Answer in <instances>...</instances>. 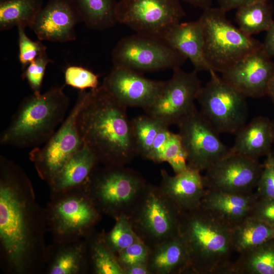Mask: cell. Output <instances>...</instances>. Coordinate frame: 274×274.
Wrapping results in <instances>:
<instances>
[{
  "label": "cell",
  "mask_w": 274,
  "mask_h": 274,
  "mask_svg": "<svg viewBox=\"0 0 274 274\" xmlns=\"http://www.w3.org/2000/svg\"><path fill=\"white\" fill-rule=\"evenodd\" d=\"M45 208L21 167L0 156L1 265L9 274H43L48 246Z\"/></svg>",
  "instance_id": "cell-1"
},
{
  "label": "cell",
  "mask_w": 274,
  "mask_h": 274,
  "mask_svg": "<svg viewBox=\"0 0 274 274\" xmlns=\"http://www.w3.org/2000/svg\"><path fill=\"white\" fill-rule=\"evenodd\" d=\"M126 108L101 85L91 89L79 115L82 144L94 153L100 164L125 166L139 155Z\"/></svg>",
  "instance_id": "cell-2"
},
{
  "label": "cell",
  "mask_w": 274,
  "mask_h": 274,
  "mask_svg": "<svg viewBox=\"0 0 274 274\" xmlns=\"http://www.w3.org/2000/svg\"><path fill=\"white\" fill-rule=\"evenodd\" d=\"M179 235L188 251L189 274H227L235 253L231 227L201 205L181 213Z\"/></svg>",
  "instance_id": "cell-3"
},
{
  "label": "cell",
  "mask_w": 274,
  "mask_h": 274,
  "mask_svg": "<svg viewBox=\"0 0 274 274\" xmlns=\"http://www.w3.org/2000/svg\"><path fill=\"white\" fill-rule=\"evenodd\" d=\"M64 86H54L43 94L25 97L2 132V145L17 148L44 144L65 119L70 99Z\"/></svg>",
  "instance_id": "cell-4"
},
{
  "label": "cell",
  "mask_w": 274,
  "mask_h": 274,
  "mask_svg": "<svg viewBox=\"0 0 274 274\" xmlns=\"http://www.w3.org/2000/svg\"><path fill=\"white\" fill-rule=\"evenodd\" d=\"M148 184L135 170L99 164L85 188L100 213L116 220L122 215L130 217Z\"/></svg>",
  "instance_id": "cell-5"
},
{
  "label": "cell",
  "mask_w": 274,
  "mask_h": 274,
  "mask_svg": "<svg viewBox=\"0 0 274 274\" xmlns=\"http://www.w3.org/2000/svg\"><path fill=\"white\" fill-rule=\"evenodd\" d=\"M48 231L53 242L65 243L85 238L95 230L102 215L87 192L85 186L50 193L45 208Z\"/></svg>",
  "instance_id": "cell-6"
},
{
  "label": "cell",
  "mask_w": 274,
  "mask_h": 274,
  "mask_svg": "<svg viewBox=\"0 0 274 274\" xmlns=\"http://www.w3.org/2000/svg\"><path fill=\"white\" fill-rule=\"evenodd\" d=\"M226 11L218 8L203 9L199 18L203 34V52L211 70L221 74L262 43L243 32L227 18Z\"/></svg>",
  "instance_id": "cell-7"
},
{
  "label": "cell",
  "mask_w": 274,
  "mask_h": 274,
  "mask_svg": "<svg viewBox=\"0 0 274 274\" xmlns=\"http://www.w3.org/2000/svg\"><path fill=\"white\" fill-rule=\"evenodd\" d=\"M180 214L159 186L148 183L129 218L139 239L151 248L179 235Z\"/></svg>",
  "instance_id": "cell-8"
},
{
  "label": "cell",
  "mask_w": 274,
  "mask_h": 274,
  "mask_svg": "<svg viewBox=\"0 0 274 274\" xmlns=\"http://www.w3.org/2000/svg\"><path fill=\"white\" fill-rule=\"evenodd\" d=\"M210 74L197 96L200 112L219 133H236L248 117L247 97L216 72Z\"/></svg>",
  "instance_id": "cell-9"
},
{
  "label": "cell",
  "mask_w": 274,
  "mask_h": 274,
  "mask_svg": "<svg viewBox=\"0 0 274 274\" xmlns=\"http://www.w3.org/2000/svg\"><path fill=\"white\" fill-rule=\"evenodd\" d=\"M187 59L163 39L139 33L121 39L112 52L113 66L141 73L174 70Z\"/></svg>",
  "instance_id": "cell-10"
},
{
  "label": "cell",
  "mask_w": 274,
  "mask_h": 274,
  "mask_svg": "<svg viewBox=\"0 0 274 274\" xmlns=\"http://www.w3.org/2000/svg\"><path fill=\"white\" fill-rule=\"evenodd\" d=\"M90 93L91 89L80 90L72 110L55 133L44 145L33 148L29 153L39 176L47 183L83 145L77 120Z\"/></svg>",
  "instance_id": "cell-11"
},
{
  "label": "cell",
  "mask_w": 274,
  "mask_h": 274,
  "mask_svg": "<svg viewBox=\"0 0 274 274\" xmlns=\"http://www.w3.org/2000/svg\"><path fill=\"white\" fill-rule=\"evenodd\" d=\"M115 14L136 33L161 39L185 15L179 0H120Z\"/></svg>",
  "instance_id": "cell-12"
},
{
  "label": "cell",
  "mask_w": 274,
  "mask_h": 274,
  "mask_svg": "<svg viewBox=\"0 0 274 274\" xmlns=\"http://www.w3.org/2000/svg\"><path fill=\"white\" fill-rule=\"evenodd\" d=\"M177 125L189 168L205 171L230 153L219 133L196 109Z\"/></svg>",
  "instance_id": "cell-13"
},
{
  "label": "cell",
  "mask_w": 274,
  "mask_h": 274,
  "mask_svg": "<svg viewBox=\"0 0 274 274\" xmlns=\"http://www.w3.org/2000/svg\"><path fill=\"white\" fill-rule=\"evenodd\" d=\"M174 71L146 114L169 127L177 125L196 109L194 101L201 87L197 72H186L180 67Z\"/></svg>",
  "instance_id": "cell-14"
},
{
  "label": "cell",
  "mask_w": 274,
  "mask_h": 274,
  "mask_svg": "<svg viewBox=\"0 0 274 274\" xmlns=\"http://www.w3.org/2000/svg\"><path fill=\"white\" fill-rule=\"evenodd\" d=\"M263 166L258 159L230 152L204 171L206 188L230 193H251L256 188Z\"/></svg>",
  "instance_id": "cell-15"
},
{
  "label": "cell",
  "mask_w": 274,
  "mask_h": 274,
  "mask_svg": "<svg viewBox=\"0 0 274 274\" xmlns=\"http://www.w3.org/2000/svg\"><path fill=\"white\" fill-rule=\"evenodd\" d=\"M165 82L147 78L133 70L113 66L101 86L122 106L145 110L154 103Z\"/></svg>",
  "instance_id": "cell-16"
},
{
  "label": "cell",
  "mask_w": 274,
  "mask_h": 274,
  "mask_svg": "<svg viewBox=\"0 0 274 274\" xmlns=\"http://www.w3.org/2000/svg\"><path fill=\"white\" fill-rule=\"evenodd\" d=\"M260 48L249 54L222 73V78L247 98L267 95L274 74V63Z\"/></svg>",
  "instance_id": "cell-17"
},
{
  "label": "cell",
  "mask_w": 274,
  "mask_h": 274,
  "mask_svg": "<svg viewBox=\"0 0 274 274\" xmlns=\"http://www.w3.org/2000/svg\"><path fill=\"white\" fill-rule=\"evenodd\" d=\"M80 22L74 0H49L30 28L40 41L64 43L76 39L75 28Z\"/></svg>",
  "instance_id": "cell-18"
},
{
  "label": "cell",
  "mask_w": 274,
  "mask_h": 274,
  "mask_svg": "<svg viewBox=\"0 0 274 274\" xmlns=\"http://www.w3.org/2000/svg\"><path fill=\"white\" fill-rule=\"evenodd\" d=\"M160 174L161 180L159 187L181 213L195 209L201 205L206 188L200 172L188 167L172 176L165 169H162Z\"/></svg>",
  "instance_id": "cell-19"
},
{
  "label": "cell",
  "mask_w": 274,
  "mask_h": 274,
  "mask_svg": "<svg viewBox=\"0 0 274 274\" xmlns=\"http://www.w3.org/2000/svg\"><path fill=\"white\" fill-rule=\"evenodd\" d=\"M258 196L206 189L201 206L231 228L250 216Z\"/></svg>",
  "instance_id": "cell-20"
},
{
  "label": "cell",
  "mask_w": 274,
  "mask_h": 274,
  "mask_svg": "<svg viewBox=\"0 0 274 274\" xmlns=\"http://www.w3.org/2000/svg\"><path fill=\"white\" fill-rule=\"evenodd\" d=\"M162 39L188 59L196 72L213 71L204 57L203 30L199 19L174 25Z\"/></svg>",
  "instance_id": "cell-21"
},
{
  "label": "cell",
  "mask_w": 274,
  "mask_h": 274,
  "mask_svg": "<svg viewBox=\"0 0 274 274\" xmlns=\"http://www.w3.org/2000/svg\"><path fill=\"white\" fill-rule=\"evenodd\" d=\"M99 164L94 153L83 144L47 183L50 193L62 192L84 186Z\"/></svg>",
  "instance_id": "cell-22"
},
{
  "label": "cell",
  "mask_w": 274,
  "mask_h": 274,
  "mask_svg": "<svg viewBox=\"0 0 274 274\" xmlns=\"http://www.w3.org/2000/svg\"><path fill=\"white\" fill-rule=\"evenodd\" d=\"M44 273H89L86 238L48 246Z\"/></svg>",
  "instance_id": "cell-23"
},
{
  "label": "cell",
  "mask_w": 274,
  "mask_h": 274,
  "mask_svg": "<svg viewBox=\"0 0 274 274\" xmlns=\"http://www.w3.org/2000/svg\"><path fill=\"white\" fill-rule=\"evenodd\" d=\"M235 134L234 144L230 148L231 153L258 159L271 152L274 143L272 122L267 117L254 118Z\"/></svg>",
  "instance_id": "cell-24"
},
{
  "label": "cell",
  "mask_w": 274,
  "mask_h": 274,
  "mask_svg": "<svg viewBox=\"0 0 274 274\" xmlns=\"http://www.w3.org/2000/svg\"><path fill=\"white\" fill-rule=\"evenodd\" d=\"M147 266L150 274H189V257L180 236L150 248Z\"/></svg>",
  "instance_id": "cell-25"
},
{
  "label": "cell",
  "mask_w": 274,
  "mask_h": 274,
  "mask_svg": "<svg viewBox=\"0 0 274 274\" xmlns=\"http://www.w3.org/2000/svg\"><path fill=\"white\" fill-rule=\"evenodd\" d=\"M234 253L238 254L274 239V225L248 217L231 228Z\"/></svg>",
  "instance_id": "cell-26"
},
{
  "label": "cell",
  "mask_w": 274,
  "mask_h": 274,
  "mask_svg": "<svg viewBox=\"0 0 274 274\" xmlns=\"http://www.w3.org/2000/svg\"><path fill=\"white\" fill-rule=\"evenodd\" d=\"M238 255L227 274H274V239Z\"/></svg>",
  "instance_id": "cell-27"
},
{
  "label": "cell",
  "mask_w": 274,
  "mask_h": 274,
  "mask_svg": "<svg viewBox=\"0 0 274 274\" xmlns=\"http://www.w3.org/2000/svg\"><path fill=\"white\" fill-rule=\"evenodd\" d=\"M105 231L94 230L86 237L89 273L125 274L117 256L107 245Z\"/></svg>",
  "instance_id": "cell-28"
},
{
  "label": "cell",
  "mask_w": 274,
  "mask_h": 274,
  "mask_svg": "<svg viewBox=\"0 0 274 274\" xmlns=\"http://www.w3.org/2000/svg\"><path fill=\"white\" fill-rule=\"evenodd\" d=\"M43 6V0H1L0 30L30 28Z\"/></svg>",
  "instance_id": "cell-29"
},
{
  "label": "cell",
  "mask_w": 274,
  "mask_h": 274,
  "mask_svg": "<svg viewBox=\"0 0 274 274\" xmlns=\"http://www.w3.org/2000/svg\"><path fill=\"white\" fill-rule=\"evenodd\" d=\"M81 14L82 22L88 27L104 30L118 22L115 0H74Z\"/></svg>",
  "instance_id": "cell-30"
},
{
  "label": "cell",
  "mask_w": 274,
  "mask_h": 274,
  "mask_svg": "<svg viewBox=\"0 0 274 274\" xmlns=\"http://www.w3.org/2000/svg\"><path fill=\"white\" fill-rule=\"evenodd\" d=\"M235 20L238 27L252 36L267 31L272 24V10L268 0L256 1L237 9Z\"/></svg>",
  "instance_id": "cell-31"
},
{
  "label": "cell",
  "mask_w": 274,
  "mask_h": 274,
  "mask_svg": "<svg viewBox=\"0 0 274 274\" xmlns=\"http://www.w3.org/2000/svg\"><path fill=\"white\" fill-rule=\"evenodd\" d=\"M131 121L138 154L146 159L157 134L164 125L147 114Z\"/></svg>",
  "instance_id": "cell-32"
},
{
  "label": "cell",
  "mask_w": 274,
  "mask_h": 274,
  "mask_svg": "<svg viewBox=\"0 0 274 274\" xmlns=\"http://www.w3.org/2000/svg\"><path fill=\"white\" fill-rule=\"evenodd\" d=\"M112 229L105 232L106 243L116 254L140 239L134 232L128 217L122 215L116 219Z\"/></svg>",
  "instance_id": "cell-33"
},
{
  "label": "cell",
  "mask_w": 274,
  "mask_h": 274,
  "mask_svg": "<svg viewBox=\"0 0 274 274\" xmlns=\"http://www.w3.org/2000/svg\"><path fill=\"white\" fill-rule=\"evenodd\" d=\"M167 162L175 174L188 167L186 154L179 133L170 132L162 156L161 162Z\"/></svg>",
  "instance_id": "cell-34"
},
{
  "label": "cell",
  "mask_w": 274,
  "mask_h": 274,
  "mask_svg": "<svg viewBox=\"0 0 274 274\" xmlns=\"http://www.w3.org/2000/svg\"><path fill=\"white\" fill-rule=\"evenodd\" d=\"M98 78V75L80 66L71 65L64 71L65 84L80 90L97 88Z\"/></svg>",
  "instance_id": "cell-35"
},
{
  "label": "cell",
  "mask_w": 274,
  "mask_h": 274,
  "mask_svg": "<svg viewBox=\"0 0 274 274\" xmlns=\"http://www.w3.org/2000/svg\"><path fill=\"white\" fill-rule=\"evenodd\" d=\"M19 60L23 71L38 56L46 52L47 47L40 41H33L25 33V27H17Z\"/></svg>",
  "instance_id": "cell-36"
},
{
  "label": "cell",
  "mask_w": 274,
  "mask_h": 274,
  "mask_svg": "<svg viewBox=\"0 0 274 274\" xmlns=\"http://www.w3.org/2000/svg\"><path fill=\"white\" fill-rule=\"evenodd\" d=\"M51 62L46 52L30 63L22 72V78L26 80L33 94H41L46 68Z\"/></svg>",
  "instance_id": "cell-37"
},
{
  "label": "cell",
  "mask_w": 274,
  "mask_h": 274,
  "mask_svg": "<svg viewBox=\"0 0 274 274\" xmlns=\"http://www.w3.org/2000/svg\"><path fill=\"white\" fill-rule=\"evenodd\" d=\"M150 251V248L141 239H139L116 256L119 263L124 270L134 265H147Z\"/></svg>",
  "instance_id": "cell-38"
},
{
  "label": "cell",
  "mask_w": 274,
  "mask_h": 274,
  "mask_svg": "<svg viewBox=\"0 0 274 274\" xmlns=\"http://www.w3.org/2000/svg\"><path fill=\"white\" fill-rule=\"evenodd\" d=\"M259 198L274 199V153L266 156L256 187Z\"/></svg>",
  "instance_id": "cell-39"
},
{
  "label": "cell",
  "mask_w": 274,
  "mask_h": 274,
  "mask_svg": "<svg viewBox=\"0 0 274 274\" xmlns=\"http://www.w3.org/2000/svg\"><path fill=\"white\" fill-rule=\"evenodd\" d=\"M249 217L274 225V199L258 198Z\"/></svg>",
  "instance_id": "cell-40"
},
{
  "label": "cell",
  "mask_w": 274,
  "mask_h": 274,
  "mask_svg": "<svg viewBox=\"0 0 274 274\" xmlns=\"http://www.w3.org/2000/svg\"><path fill=\"white\" fill-rule=\"evenodd\" d=\"M171 131L163 125L157 134L146 159L161 163V158Z\"/></svg>",
  "instance_id": "cell-41"
},
{
  "label": "cell",
  "mask_w": 274,
  "mask_h": 274,
  "mask_svg": "<svg viewBox=\"0 0 274 274\" xmlns=\"http://www.w3.org/2000/svg\"><path fill=\"white\" fill-rule=\"evenodd\" d=\"M259 1L263 0H217L219 7L226 12Z\"/></svg>",
  "instance_id": "cell-42"
},
{
  "label": "cell",
  "mask_w": 274,
  "mask_h": 274,
  "mask_svg": "<svg viewBox=\"0 0 274 274\" xmlns=\"http://www.w3.org/2000/svg\"><path fill=\"white\" fill-rule=\"evenodd\" d=\"M262 49L270 58L274 57V22L266 31V35L263 43Z\"/></svg>",
  "instance_id": "cell-43"
},
{
  "label": "cell",
  "mask_w": 274,
  "mask_h": 274,
  "mask_svg": "<svg viewBox=\"0 0 274 274\" xmlns=\"http://www.w3.org/2000/svg\"><path fill=\"white\" fill-rule=\"evenodd\" d=\"M125 274H150L146 264H137L125 268Z\"/></svg>",
  "instance_id": "cell-44"
},
{
  "label": "cell",
  "mask_w": 274,
  "mask_h": 274,
  "mask_svg": "<svg viewBox=\"0 0 274 274\" xmlns=\"http://www.w3.org/2000/svg\"><path fill=\"white\" fill-rule=\"evenodd\" d=\"M193 6L200 7L203 9L211 7L212 0H183Z\"/></svg>",
  "instance_id": "cell-45"
},
{
  "label": "cell",
  "mask_w": 274,
  "mask_h": 274,
  "mask_svg": "<svg viewBox=\"0 0 274 274\" xmlns=\"http://www.w3.org/2000/svg\"><path fill=\"white\" fill-rule=\"evenodd\" d=\"M267 95L269 96L271 100L274 103V74L269 83L267 90Z\"/></svg>",
  "instance_id": "cell-46"
},
{
  "label": "cell",
  "mask_w": 274,
  "mask_h": 274,
  "mask_svg": "<svg viewBox=\"0 0 274 274\" xmlns=\"http://www.w3.org/2000/svg\"><path fill=\"white\" fill-rule=\"evenodd\" d=\"M272 122L273 132V136H274V121Z\"/></svg>",
  "instance_id": "cell-47"
}]
</instances>
